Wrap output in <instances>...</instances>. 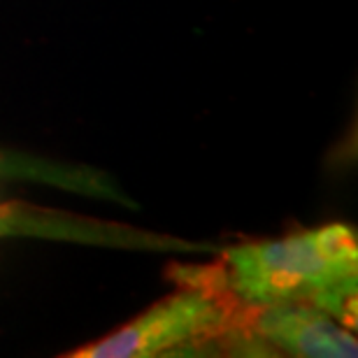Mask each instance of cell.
<instances>
[{"instance_id":"cell-2","label":"cell","mask_w":358,"mask_h":358,"mask_svg":"<svg viewBox=\"0 0 358 358\" xmlns=\"http://www.w3.org/2000/svg\"><path fill=\"white\" fill-rule=\"evenodd\" d=\"M186 289L161 300L131 324L100 342L82 347L73 358H152L233 333L240 300L226 289L219 272L184 275Z\"/></svg>"},{"instance_id":"cell-1","label":"cell","mask_w":358,"mask_h":358,"mask_svg":"<svg viewBox=\"0 0 358 358\" xmlns=\"http://www.w3.org/2000/svg\"><path fill=\"white\" fill-rule=\"evenodd\" d=\"M221 282L240 305L300 303L333 319L356 321L358 242L345 224L314 228L272 242H252L226 252Z\"/></svg>"},{"instance_id":"cell-3","label":"cell","mask_w":358,"mask_h":358,"mask_svg":"<svg viewBox=\"0 0 358 358\" xmlns=\"http://www.w3.org/2000/svg\"><path fill=\"white\" fill-rule=\"evenodd\" d=\"M254 333L270 347L303 358H354L356 338L319 307L284 303L259 307Z\"/></svg>"}]
</instances>
